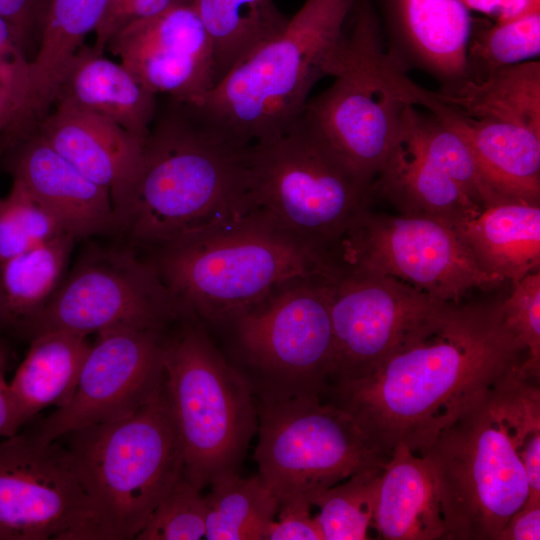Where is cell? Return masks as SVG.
Returning <instances> with one entry per match:
<instances>
[{
	"label": "cell",
	"instance_id": "6da1fadb",
	"mask_svg": "<svg viewBox=\"0 0 540 540\" xmlns=\"http://www.w3.org/2000/svg\"><path fill=\"white\" fill-rule=\"evenodd\" d=\"M525 358L502 300L445 301L371 371L327 391L381 454L404 444L421 455Z\"/></svg>",
	"mask_w": 540,
	"mask_h": 540
},
{
	"label": "cell",
	"instance_id": "7a4b0ae2",
	"mask_svg": "<svg viewBox=\"0 0 540 540\" xmlns=\"http://www.w3.org/2000/svg\"><path fill=\"white\" fill-rule=\"evenodd\" d=\"M520 367L477 398L421 454L436 484L445 540H498L527 500L521 450L540 434V387Z\"/></svg>",
	"mask_w": 540,
	"mask_h": 540
},
{
	"label": "cell",
	"instance_id": "3957f363",
	"mask_svg": "<svg viewBox=\"0 0 540 540\" xmlns=\"http://www.w3.org/2000/svg\"><path fill=\"white\" fill-rule=\"evenodd\" d=\"M244 149L174 102L152 123L118 229L157 249L248 212Z\"/></svg>",
	"mask_w": 540,
	"mask_h": 540
},
{
	"label": "cell",
	"instance_id": "277c9868",
	"mask_svg": "<svg viewBox=\"0 0 540 540\" xmlns=\"http://www.w3.org/2000/svg\"><path fill=\"white\" fill-rule=\"evenodd\" d=\"M357 2L306 0L279 34L187 107L240 148L282 134L301 116L316 82L338 73Z\"/></svg>",
	"mask_w": 540,
	"mask_h": 540
},
{
	"label": "cell",
	"instance_id": "5b68a950",
	"mask_svg": "<svg viewBox=\"0 0 540 540\" xmlns=\"http://www.w3.org/2000/svg\"><path fill=\"white\" fill-rule=\"evenodd\" d=\"M184 316L232 321L284 285L331 279L337 269L255 212L175 240L150 261Z\"/></svg>",
	"mask_w": 540,
	"mask_h": 540
},
{
	"label": "cell",
	"instance_id": "8992f818",
	"mask_svg": "<svg viewBox=\"0 0 540 540\" xmlns=\"http://www.w3.org/2000/svg\"><path fill=\"white\" fill-rule=\"evenodd\" d=\"M67 435L66 448L89 507L82 540L135 539L183 475L164 385L132 415Z\"/></svg>",
	"mask_w": 540,
	"mask_h": 540
},
{
	"label": "cell",
	"instance_id": "52a82bcc",
	"mask_svg": "<svg viewBox=\"0 0 540 540\" xmlns=\"http://www.w3.org/2000/svg\"><path fill=\"white\" fill-rule=\"evenodd\" d=\"M248 212L312 248L333 254L368 209L372 185L301 115L285 132L243 151Z\"/></svg>",
	"mask_w": 540,
	"mask_h": 540
},
{
	"label": "cell",
	"instance_id": "ba28073f",
	"mask_svg": "<svg viewBox=\"0 0 540 540\" xmlns=\"http://www.w3.org/2000/svg\"><path fill=\"white\" fill-rule=\"evenodd\" d=\"M163 364L183 474L202 489L237 472L258 428L252 392L197 325L167 336Z\"/></svg>",
	"mask_w": 540,
	"mask_h": 540
},
{
	"label": "cell",
	"instance_id": "9c48e42d",
	"mask_svg": "<svg viewBox=\"0 0 540 540\" xmlns=\"http://www.w3.org/2000/svg\"><path fill=\"white\" fill-rule=\"evenodd\" d=\"M347 47L335 81L308 100L303 118L365 182L373 184L398 136L408 103L397 93L399 62L385 53L371 0H358L350 17Z\"/></svg>",
	"mask_w": 540,
	"mask_h": 540
},
{
	"label": "cell",
	"instance_id": "30bf717a",
	"mask_svg": "<svg viewBox=\"0 0 540 540\" xmlns=\"http://www.w3.org/2000/svg\"><path fill=\"white\" fill-rule=\"evenodd\" d=\"M258 419V475L279 502L298 498L314 505L326 489L388 460L351 415L318 394L276 396Z\"/></svg>",
	"mask_w": 540,
	"mask_h": 540
},
{
	"label": "cell",
	"instance_id": "8fae6325",
	"mask_svg": "<svg viewBox=\"0 0 540 540\" xmlns=\"http://www.w3.org/2000/svg\"><path fill=\"white\" fill-rule=\"evenodd\" d=\"M182 312L150 261L128 249L90 247L45 306L15 332L83 336L116 329L164 331Z\"/></svg>",
	"mask_w": 540,
	"mask_h": 540
},
{
	"label": "cell",
	"instance_id": "7c38bea8",
	"mask_svg": "<svg viewBox=\"0 0 540 540\" xmlns=\"http://www.w3.org/2000/svg\"><path fill=\"white\" fill-rule=\"evenodd\" d=\"M333 261L340 270L390 276L447 302L505 282L479 268L461 235L448 224L369 209L346 233Z\"/></svg>",
	"mask_w": 540,
	"mask_h": 540
},
{
	"label": "cell",
	"instance_id": "4fadbf2b",
	"mask_svg": "<svg viewBox=\"0 0 540 540\" xmlns=\"http://www.w3.org/2000/svg\"><path fill=\"white\" fill-rule=\"evenodd\" d=\"M329 280L288 283L232 320L248 360L286 386L283 395L328 388L335 356Z\"/></svg>",
	"mask_w": 540,
	"mask_h": 540
},
{
	"label": "cell",
	"instance_id": "5bb4252c",
	"mask_svg": "<svg viewBox=\"0 0 540 540\" xmlns=\"http://www.w3.org/2000/svg\"><path fill=\"white\" fill-rule=\"evenodd\" d=\"M88 518L66 447L35 432L0 441V540H82Z\"/></svg>",
	"mask_w": 540,
	"mask_h": 540
},
{
	"label": "cell",
	"instance_id": "9a60e30c",
	"mask_svg": "<svg viewBox=\"0 0 540 540\" xmlns=\"http://www.w3.org/2000/svg\"><path fill=\"white\" fill-rule=\"evenodd\" d=\"M164 331L116 329L98 333L76 389L34 431L45 442L76 430L126 418L164 385Z\"/></svg>",
	"mask_w": 540,
	"mask_h": 540
},
{
	"label": "cell",
	"instance_id": "2e32d148",
	"mask_svg": "<svg viewBox=\"0 0 540 540\" xmlns=\"http://www.w3.org/2000/svg\"><path fill=\"white\" fill-rule=\"evenodd\" d=\"M329 297L335 349L329 385L371 371L445 302L390 276L340 269L329 280Z\"/></svg>",
	"mask_w": 540,
	"mask_h": 540
},
{
	"label": "cell",
	"instance_id": "e0dca14e",
	"mask_svg": "<svg viewBox=\"0 0 540 540\" xmlns=\"http://www.w3.org/2000/svg\"><path fill=\"white\" fill-rule=\"evenodd\" d=\"M109 50L153 94L197 106L215 86L212 43L188 0L117 32Z\"/></svg>",
	"mask_w": 540,
	"mask_h": 540
},
{
	"label": "cell",
	"instance_id": "ac0fdd59",
	"mask_svg": "<svg viewBox=\"0 0 540 540\" xmlns=\"http://www.w3.org/2000/svg\"><path fill=\"white\" fill-rule=\"evenodd\" d=\"M414 105L428 108L470 147L482 179L498 203L540 205V132L491 119H477L413 87Z\"/></svg>",
	"mask_w": 540,
	"mask_h": 540
},
{
	"label": "cell",
	"instance_id": "d6986e66",
	"mask_svg": "<svg viewBox=\"0 0 540 540\" xmlns=\"http://www.w3.org/2000/svg\"><path fill=\"white\" fill-rule=\"evenodd\" d=\"M3 156L12 178L23 183L65 233L78 239L118 229L109 191L84 176L37 133L10 143Z\"/></svg>",
	"mask_w": 540,
	"mask_h": 540
},
{
	"label": "cell",
	"instance_id": "ffe728a7",
	"mask_svg": "<svg viewBox=\"0 0 540 540\" xmlns=\"http://www.w3.org/2000/svg\"><path fill=\"white\" fill-rule=\"evenodd\" d=\"M32 132L107 189L117 211L139 172L145 140L108 119L63 104H55Z\"/></svg>",
	"mask_w": 540,
	"mask_h": 540
},
{
	"label": "cell",
	"instance_id": "44dd1931",
	"mask_svg": "<svg viewBox=\"0 0 540 540\" xmlns=\"http://www.w3.org/2000/svg\"><path fill=\"white\" fill-rule=\"evenodd\" d=\"M393 53L426 71L441 89L466 80V51L473 18L459 0H380Z\"/></svg>",
	"mask_w": 540,
	"mask_h": 540
},
{
	"label": "cell",
	"instance_id": "7402d4cb",
	"mask_svg": "<svg viewBox=\"0 0 540 540\" xmlns=\"http://www.w3.org/2000/svg\"><path fill=\"white\" fill-rule=\"evenodd\" d=\"M374 190L402 215L435 219L453 228L482 210L421 151L408 128L405 109L396 141L372 184Z\"/></svg>",
	"mask_w": 540,
	"mask_h": 540
},
{
	"label": "cell",
	"instance_id": "603a6c76",
	"mask_svg": "<svg viewBox=\"0 0 540 540\" xmlns=\"http://www.w3.org/2000/svg\"><path fill=\"white\" fill-rule=\"evenodd\" d=\"M55 104L108 119L142 140L156 117V95L120 61L87 45L68 66Z\"/></svg>",
	"mask_w": 540,
	"mask_h": 540
},
{
	"label": "cell",
	"instance_id": "cb8c5ba5",
	"mask_svg": "<svg viewBox=\"0 0 540 540\" xmlns=\"http://www.w3.org/2000/svg\"><path fill=\"white\" fill-rule=\"evenodd\" d=\"M372 529L385 540H439L446 527L427 460L399 444L386 461Z\"/></svg>",
	"mask_w": 540,
	"mask_h": 540
},
{
	"label": "cell",
	"instance_id": "d4e9b609",
	"mask_svg": "<svg viewBox=\"0 0 540 540\" xmlns=\"http://www.w3.org/2000/svg\"><path fill=\"white\" fill-rule=\"evenodd\" d=\"M108 0H48L40 39L29 67V89L19 133L40 124L55 104L58 88L72 59L94 32Z\"/></svg>",
	"mask_w": 540,
	"mask_h": 540
},
{
	"label": "cell",
	"instance_id": "484cf974",
	"mask_svg": "<svg viewBox=\"0 0 540 540\" xmlns=\"http://www.w3.org/2000/svg\"><path fill=\"white\" fill-rule=\"evenodd\" d=\"M455 229L487 274L512 284L540 269V205L501 202Z\"/></svg>",
	"mask_w": 540,
	"mask_h": 540
},
{
	"label": "cell",
	"instance_id": "4316f807",
	"mask_svg": "<svg viewBox=\"0 0 540 540\" xmlns=\"http://www.w3.org/2000/svg\"><path fill=\"white\" fill-rule=\"evenodd\" d=\"M28 352L9 383L20 427L49 406L72 397L91 344L86 336L50 331L32 338Z\"/></svg>",
	"mask_w": 540,
	"mask_h": 540
},
{
	"label": "cell",
	"instance_id": "83f0119b",
	"mask_svg": "<svg viewBox=\"0 0 540 540\" xmlns=\"http://www.w3.org/2000/svg\"><path fill=\"white\" fill-rule=\"evenodd\" d=\"M467 116L520 125L540 132V62L499 69L484 80L463 82L434 92Z\"/></svg>",
	"mask_w": 540,
	"mask_h": 540
},
{
	"label": "cell",
	"instance_id": "f1b7e54d",
	"mask_svg": "<svg viewBox=\"0 0 540 540\" xmlns=\"http://www.w3.org/2000/svg\"><path fill=\"white\" fill-rule=\"evenodd\" d=\"M75 238L67 233L0 263V330L16 332L61 284Z\"/></svg>",
	"mask_w": 540,
	"mask_h": 540
},
{
	"label": "cell",
	"instance_id": "f546056e",
	"mask_svg": "<svg viewBox=\"0 0 540 540\" xmlns=\"http://www.w3.org/2000/svg\"><path fill=\"white\" fill-rule=\"evenodd\" d=\"M213 48L215 85L255 49L279 34L289 18L274 0H188Z\"/></svg>",
	"mask_w": 540,
	"mask_h": 540
},
{
	"label": "cell",
	"instance_id": "4dcf8cb0",
	"mask_svg": "<svg viewBox=\"0 0 540 540\" xmlns=\"http://www.w3.org/2000/svg\"><path fill=\"white\" fill-rule=\"evenodd\" d=\"M206 499L208 540H266L279 500L260 476L237 472L215 479Z\"/></svg>",
	"mask_w": 540,
	"mask_h": 540
},
{
	"label": "cell",
	"instance_id": "1f68e13d",
	"mask_svg": "<svg viewBox=\"0 0 540 540\" xmlns=\"http://www.w3.org/2000/svg\"><path fill=\"white\" fill-rule=\"evenodd\" d=\"M540 53V11L506 22L473 19L466 51V80L535 60Z\"/></svg>",
	"mask_w": 540,
	"mask_h": 540
},
{
	"label": "cell",
	"instance_id": "d6a6232c",
	"mask_svg": "<svg viewBox=\"0 0 540 540\" xmlns=\"http://www.w3.org/2000/svg\"><path fill=\"white\" fill-rule=\"evenodd\" d=\"M384 465L359 471L315 499L314 506L319 508L315 517L323 540L370 538Z\"/></svg>",
	"mask_w": 540,
	"mask_h": 540
},
{
	"label": "cell",
	"instance_id": "836d02e7",
	"mask_svg": "<svg viewBox=\"0 0 540 540\" xmlns=\"http://www.w3.org/2000/svg\"><path fill=\"white\" fill-rule=\"evenodd\" d=\"M411 135L432 162L440 167L482 209L497 200L486 187L473 153L465 140L435 115H423L413 105L405 108Z\"/></svg>",
	"mask_w": 540,
	"mask_h": 540
},
{
	"label": "cell",
	"instance_id": "e575fe53",
	"mask_svg": "<svg viewBox=\"0 0 540 540\" xmlns=\"http://www.w3.org/2000/svg\"><path fill=\"white\" fill-rule=\"evenodd\" d=\"M64 233L23 183L13 179L9 192L0 197V263Z\"/></svg>",
	"mask_w": 540,
	"mask_h": 540
},
{
	"label": "cell",
	"instance_id": "d590c367",
	"mask_svg": "<svg viewBox=\"0 0 540 540\" xmlns=\"http://www.w3.org/2000/svg\"><path fill=\"white\" fill-rule=\"evenodd\" d=\"M206 533V499L184 474L155 507L137 540H198Z\"/></svg>",
	"mask_w": 540,
	"mask_h": 540
},
{
	"label": "cell",
	"instance_id": "8d00e7d4",
	"mask_svg": "<svg viewBox=\"0 0 540 540\" xmlns=\"http://www.w3.org/2000/svg\"><path fill=\"white\" fill-rule=\"evenodd\" d=\"M512 290L502 300L504 320L526 350L521 372L530 379H540V270L511 284Z\"/></svg>",
	"mask_w": 540,
	"mask_h": 540
},
{
	"label": "cell",
	"instance_id": "74e56055",
	"mask_svg": "<svg viewBox=\"0 0 540 540\" xmlns=\"http://www.w3.org/2000/svg\"><path fill=\"white\" fill-rule=\"evenodd\" d=\"M177 0H108L105 12L94 31L92 47L101 53L121 29L136 21L154 16Z\"/></svg>",
	"mask_w": 540,
	"mask_h": 540
},
{
	"label": "cell",
	"instance_id": "f35d334b",
	"mask_svg": "<svg viewBox=\"0 0 540 540\" xmlns=\"http://www.w3.org/2000/svg\"><path fill=\"white\" fill-rule=\"evenodd\" d=\"M313 506L305 499L280 501L278 519L271 524L266 540H323L316 517L311 513Z\"/></svg>",
	"mask_w": 540,
	"mask_h": 540
},
{
	"label": "cell",
	"instance_id": "ab89813d",
	"mask_svg": "<svg viewBox=\"0 0 540 540\" xmlns=\"http://www.w3.org/2000/svg\"><path fill=\"white\" fill-rule=\"evenodd\" d=\"M48 0H0V17L16 32L26 53L40 39Z\"/></svg>",
	"mask_w": 540,
	"mask_h": 540
},
{
	"label": "cell",
	"instance_id": "60d3db41",
	"mask_svg": "<svg viewBox=\"0 0 540 540\" xmlns=\"http://www.w3.org/2000/svg\"><path fill=\"white\" fill-rule=\"evenodd\" d=\"M30 58L16 32L0 17V70L26 94L29 89Z\"/></svg>",
	"mask_w": 540,
	"mask_h": 540
},
{
	"label": "cell",
	"instance_id": "b9f144b4",
	"mask_svg": "<svg viewBox=\"0 0 540 540\" xmlns=\"http://www.w3.org/2000/svg\"><path fill=\"white\" fill-rule=\"evenodd\" d=\"M25 103V92L0 70V141L4 151L20 123Z\"/></svg>",
	"mask_w": 540,
	"mask_h": 540
},
{
	"label": "cell",
	"instance_id": "7bdbcfd3",
	"mask_svg": "<svg viewBox=\"0 0 540 540\" xmlns=\"http://www.w3.org/2000/svg\"><path fill=\"white\" fill-rule=\"evenodd\" d=\"M470 12L484 14L497 23L540 11V0H459Z\"/></svg>",
	"mask_w": 540,
	"mask_h": 540
},
{
	"label": "cell",
	"instance_id": "ee69618b",
	"mask_svg": "<svg viewBox=\"0 0 540 540\" xmlns=\"http://www.w3.org/2000/svg\"><path fill=\"white\" fill-rule=\"evenodd\" d=\"M540 503L525 504L507 521L498 540H539Z\"/></svg>",
	"mask_w": 540,
	"mask_h": 540
},
{
	"label": "cell",
	"instance_id": "f6af8a7d",
	"mask_svg": "<svg viewBox=\"0 0 540 540\" xmlns=\"http://www.w3.org/2000/svg\"><path fill=\"white\" fill-rule=\"evenodd\" d=\"M8 357L9 349L0 331V438L3 439L13 436L20 429L9 383L5 378Z\"/></svg>",
	"mask_w": 540,
	"mask_h": 540
},
{
	"label": "cell",
	"instance_id": "bcb514c9",
	"mask_svg": "<svg viewBox=\"0 0 540 540\" xmlns=\"http://www.w3.org/2000/svg\"><path fill=\"white\" fill-rule=\"evenodd\" d=\"M3 152H4V146H3V144H2L1 141H0V157H2Z\"/></svg>",
	"mask_w": 540,
	"mask_h": 540
},
{
	"label": "cell",
	"instance_id": "7dc6e473",
	"mask_svg": "<svg viewBox=\"0 0 540 540\" xmlns=\"http://www.w3.org/2000/svg\"><path fill=\"white\" fill-rule=\"evenodd\" d=\"M1 331V330H0Z\"/></svg>",
	"mask_w": 540,
	"mask_h": 540
}]
</instances>
